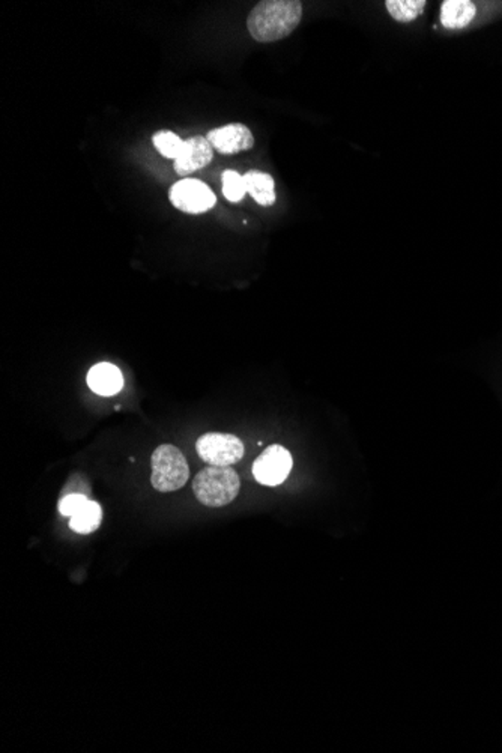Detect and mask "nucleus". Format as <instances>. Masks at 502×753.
I'll return each mask as SVG.
<instances>
[{
  "mask_svg": "<svg viewBox=\"0 0 502 753\" xmlns=\"http://www.w3.org/2000/svg\"><path fill=\"white\" fill-rule=\"evenodd\" d=\"M476 5L469 0H446L441 6V23L447 29L467 27L476 17Z\"/></svg>",
  "mask_w": 502,
  "mask_h": 753,
  "instance_id": "10",
  "label": "nucleus"
},
{
  "mask_svg": "<svg viewBox=\"0 0 502 753\" xmlns=\"http://www.w3.org/2000/svg\"><path fill=\"white\" fill-rule=\"evenodd\" d=\"M153 142L155 144V148L158 149V153L162 154V157L176 160V158L180 157L185 140H181L180 135H176L172 131L162 130L153 134Z\"/></svg>",
  "mask_w": 502,
  "mask_h": 753,
  "instance_id": "14",
  "label": "nucleus"
},
{
  "mask_svg": "<svg viewBox=\"0 0 502 753\" xmlns=\"http://www.w3.org/2000/svg\"><path fill=\"white\" fill-rule=\"evenodd\" d=\"M103 520V510L100 504L89 500L82 509L70 518V528L77 534H91L96 531Z\"/></svg>",
  "mask_w": 502,
  "mask_h": 753,
  "instance_id": "12",
  "label": "nucleus"
},
{
  "mask_svg": "<svg viewBox=\"0 0 502 753\" xmlns=\"http://www.w3.org/2000/svg\"><path fill=\"white\" fill-rule=\"evenodd\" d=\"M206 139L210 140L212 148L223 155L250 151L254 146L253 133L244 124H229L210 131Z\"/></svg>",
  "mask_w": 502,
  "mask_h": 753,
  "instance_id": "7",
  "label": "nucleus"
},
{
  "mask_svg": "<svg viewBox=\"0 0 502 753\" xmlns=\"http://www.w3.org/2000/svg\"><path fill=\"white\" fill-rule=\"evenodd\" d=\"M197 454L202 461L212 466H231L244 458L242 441L231 433L211 431L196 442Z\"/></svg>",
  "mask_w": 502,
  "mask_h": 753,
  "instance_id": "4",
  "label": "nucleus"
},
{
  "mask_svg": "<svg viewBox=\"0 0 502 753\" xmlns=\"http://www.w3.org/2000/svg\"><path fill=\"white\" fill-rule=\"evenodd\" d=\"M292 465V456L288 450L281 445H270L254 461V479L263 486H279L288 479Z\"/></svg>",
  "mask_w": 502,
  "mask_h": 753,
  "instance_id": "6",
  "label": "nucleus"
},
{
  "mask_svg": "<svg viewBox=\"0 0 502 753\" xmlns=\"http://www.w3.org/2000/svg\"><path fill=\"white\" fill-rule=\"evenodd\" d=\"M223 194L231 203H238V202L244 199L247 194V187H245L244 176H241L235 170H226L223 176Z\"/></svg>",
  "mask_w": 502,
  "mask_h": 753,
  "instance_id": "15",
  "label": "nucleus"
},
{
  "mask_svg": "<svg viewBox=\"0 0 502 753\" xmlns=\"http://www.w3.org/2000/svg\"><path fill=\"white\" fill-rule=\"evenodd\" d=\"M151 483L158 492H175L183 488L190 479L187 459L178 447L162 444L153 451Z\"/></svg>",
  "mask_w": 502,
  "mask_h": 753,
  "instance_id": "3",
  "label": "nucleus"
},
{
  "mask_svg": "<svg viewBox=\"0 0 502 753\" xmlns=\"http://www.w3.org/2000/svg\"><path fill=\"white\" fill-rule=\"evenodd\" d=\"M88 385L95 394L114 396L123 390V373L110 362H100L89 371Z\"/></svg>",
  "mask_w": 502,
  "mask_h": 753,
  "instance_id": "9",
  "label": "nucleus"
},
{
  "mask_svg": "<svg viewBox=\"0 0 502 753\" xmlns=\"http://www.w3.org/2000/svg\"><path fill=\"white\" fill-rule=\"evenodd\" d=\"M245 187L250 196L259 205L271 206L275 203V183L271 174L259 170H251L244 174Z\"/></svg>",
  "mask_w": 502,
  "mask_h": 753,
  "instance_id": "11",
  "label": "nucleus"
},
{
  "mask_svg": "<svg viewBox=\"0 0 502 753\" xmlns=\"http://www.w3.org/2000/svg\"><path fill=\"white\" fill-rule=\"evenodd\" d=\"M88 501L89 497H86L84 493H70V495H65V497L61 498V501H59V511H61L62 516L71 518V516H74Z\"/></svg>",
  "mask_w": 502,
  "mask_h": 753,
  "instance_id": "16",
  "label": "nucleus"
},
{
  "mask_svg": "<svg viewBox=\"0 0 502 753\" xmlns=\"http://www.w3.org/2000/svg\"><path fill=\"white\" fill-rule=\"evenodd\" d=\"M300 0H265L247 18L250 35L259 43H274L290 35L301 23Z\"/></svg>",
  "mask_w": 502,
  "mask_h": 753,
  "instance_id": "1",
  "label": "nucleus"
},
{
  "mask_svg": "<svg viewBox=\"0 0 502 753\" xmlns=\"http://www.w3.org/2000/svg\"><path fill=\"white\" fill-rule=\"evenodd\" d=\"M172 205L187 213H202L214 208L217 197L205 183L199 179H183L176 183L169 193Z\"/></svg>",
  "mask_w": 502,
  "mask_h": 753,
  "instance_id": "5",
  "label": "nucleus"
},
{
  "mask_svg": "<svg viewBox=\"0 0 502 753\" xmlns=\"http://www.w3.org/2000/svg\"><path fill=\"white\" fill-rule=\"evenodd\" d=\"M389 15L399 23H411L424 13V0H387L385 2Z\"/></svg>",
  "mask_w": 502,
  "mask_h": 753,
  "instance_id": "13",
  "label": "nucleus"
},
{
  "mask_svg": "<svg viewBox=\"0 0 502 753\" xmlns=\"http://www.w3.org/2000/svg\"><path fill=\"white\" fill-rule=\"evenodd\" d=\"M240 489V475L231 466H206L192 480V492L199 502L211 509L231 504Z\"/></svg>",
  "mask_w": 502,
  "mask_h": 753,
  "instance_id": "2",
  "label": "nucleus"
},
{
  "mask_svg": "<svg viewBox=\"0 0 502 753\" xmlns=\"http://www.w3.org/2000/svg\"><path fill=\"white\" fill-rule=\"evenodd\" d=\"M214 158V148L210 140L202 135H194L183 142V148L180 157L173 163V169L181 176L194 173L196 170L208 166Z\"/></svg>",
  "mask_w": 502,
  "mask_h": 753,
  "instance_id": "8",
  "label": "nucleus"
}]
</instances>
